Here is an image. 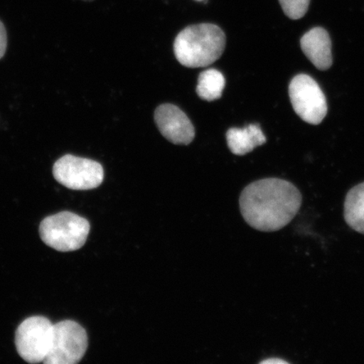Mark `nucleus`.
Returning <instances> with one entry per match:
<instances>
[{
	"label": "nucleus",
	"mask_w": 364,
	"mask_h": 364,
	"mask_svg": "<svg viewBox=\"0 0 364 364\" xmlns=\"http://www.w3.org/2000/svg\"><path fill=\"white\" fill-rule=\"evenodd\" d=\"M302 194L288 181L266 178L252 182L240 194L241 215L253 229L279 231L294 220L302 205Z\"/></svg>",
	"instance_id": "f257e3e1"
},
{
	"label": "nucleus",
	"mask_w": 364,
	"mask_h": 364,
	"mask_svg": "<svg viewBox=\"0 0 364 364\" xmlns=\"http://www.w3.org/2000/svg\"><path fill=\"white\" fill-rule=\"evenodd\" d=\"M226 36L220 28L210 23L186 27L177 35L174 53L181 65L188 68L211 65L225 51Z\"/></svg>",
	"instance_id": "f03ea898"
},
{
	"label": "nucleus",
	"mask_w": 364,
	"mask_h": 364,
	"mask_svg": "<svg viewBox=\"0 0 364 364\" xmlns=\"http://www.w3.org/2000/svg\"><path fill=\"white\" fill-rule=\"evenodd\" d=\"M90 230L87 220L66 211L45 218L39 228L43 242L61 252H75L83 247Z\"/></svg>",
	"instance_id": "7ed1b4c3"
},
{
	"label": "nucleus",
	"mask_w": 364,
	"mask_h": 364,
	"mask_svg": "<svg viewBox=\"0 0 364 364\" xmlns=\"http://www.w3.org/2000/svg\"><path fill=\"white\" fill-rule=\"evenodd\" d=\"M88 348V336L78 323L63 321L53 325L51 348L46 364H75L80 362Z\"/></svg>",
	"instance_id": "20e7f679"
},
{
	"label": "nucleus",
	"mask_w": 364,
	"mask_h": 364,
	"mask_svg": "<svg viewBox=\"0 0 364 364\" xmlns=\"http://www.w3.org/2000/svg\"><path fill=\"white\" fill-rule=\"evenodd\" d=\"M53 331V324L48 318H27L16 332V347L21 358L30 363L43 362L51 348Z\"/></svg>",
	"instance_id": "39448f33"
},
{
	"label": "nucleus",
	"mask_w": 364,
	"mask_h": 364,
	"mask_svg": "<svg viewBox=\"0 0 364 364\" xmlns=\"http://www.w3.org/2000/svg\"><path fill=\"white\" fill-rule=\"evenodd\" d=\"M289 97L297 115L309 124L318 125L327 114V103L324 93L312 77L300 74L291 80Z\"/></svg>",
	"instance_id": "423d86ee"
},
{
	"label": "nucleus",
	"mask_w": 364,
	"mask_h": 364,
	"mask_svg": "<svg viewBox=\"0 0 364 364\" xmlns=\"http://www.w3.org/2000/svg\"><path fill=\"white\" fill-rule=\"evenodd\" d=\"M53 173L59 183L72 190L95 189L102 185L104 179L101 164L71 154L58 159L54 164Z\"/></svg>",
	"instance_id": "0eeeda50"
},
{
	"label": "nucleus",
	"mask_w": 364,
	"mask_h": 364,
	"mask_svg": "<svg viewBox=\"0 0 364 364\" xmlns=\"http://www.w3.org/2000/svg\"><path fill=\"white\" fill-rule=\"evenodd\" d=\"M159 132L170 142L188 145L195 138V129L185 112L172 104H163L154 112Z\"/></svg>",
	"instance_id": "6e6552de"
},
{
	"label": "nucleus",
	"mask_w": 364,
	"mask_h": 364,
	"mask_svg": "<svg viewBox=\"0 0 364 364\" xmlns=\"http://www.w3.org/2000/svg\"><path fill=\"white\" fill-rule=\"evenodd\" d=\"M302 51L318 70H327L332 65L331 41L322 27H314L300 40Z\"/></svg>",
	"instance_id": "1a4fd4ad"
},
{
	"label": "nucleus",
	"mask_w": 364,
	"mask_h": 364,
	"mask_svg": "<svg viewBox=\"0 0 364 364\" xmlns=\"http://www.w3.org/2000/svg\"><path fill=\"white\" fill-rule=\"evenodd\" d=\"M228 147L236 156H245L267 142L260 125L250 124L243 129L233 127L227 131Z\"/></svg>",
	"instance_id": "9d476101"
},
{
	"label": "nucleus",
	"mask_w": 364,
	"mask_h": 364,
	"mask_svg": "<svg viewBox=\"0 0 364 364\" xmlns=\"http://www.w3.org/2000/svg\"><path fill=\"white\" fill-rule=\"evenodd\" d=\"M344 218L351 229L364 235V182L355 186L346 196Z\"/></svg>",
	"instance_id": "9b49d317"
},
{
	"label": "nucleus",
	"mask_w": 364,
	"mask_h": 364,
	"mask_svg": "<svg viewBox=\"0 0 364 364\" xmlns=\"http://www.w3.org/2000/svg\"><path fill=\"white\" fill-rule=\"evenodd\" d=\"M225 86V76L215 68H210V70H205L200 74L197 93L198 97L204 101H215L222 97Z\"/></svg>",
	"instance_id": "f8f14e48"
},
{
	"label": "nucleus",
	"mask_w": 364,
	"mask_h": 364,
	"mask_svg": "<svg viewBox=\"0 0 364 364\" xmlns=\"http://www.w3.org/2000/svg\"><path fill=\"white\" fill-rule=\"evenodd\" d=\"M279 3L285 15L295 21L306 16L311 0H279Z\"/></svg>",
	"instance_id": "ddd939ff"
},
{
	"label": "nucleus",
	"mask_w": 364,
	"mask_h": 364,
	"mask_svg": "<svg viewBox=\"0 0 364 364\" xmlns=\"http://www.w3.org/2000/svg\"><path fill=\"white\" fill-rule=\"evenodd\" d=\"M7 48V34L6 27L0 21V59L6 54Z\"/></svg>",
	"instance_id": "4468645a"
},
{
	"label": "nucleus",
	"mask_w": 364,
	"mask_h": 364,
	"mask_svg": "<svg viewBox=\"0 0 364 364\" xmlns=\"http://www.w3.org/2000/svg\"><path fill=\"white\" fill-rule=\"evenodd\" d=\"M286 363L285 361L284 360H281V359H276V358H272V359H267V360H265V361H263L261 363Z\"/></svg>",
	"instance_id": "2eb2a0df"
},
{
	"label": "nucleus",
	"mask_w": 364,
	"mask_h": 364,
	"mask_svg": "<svg viewBox=\"0 0 364 364\" xmlns=\"http://www.w3.org/2000/svg\"><path fill=\"white\" fill-rule=\"evenodd\" d=\"M85 1H92V0H85Z\"/></svg>",
	"instance_id": "dca6fc26"
}]
</instances>
